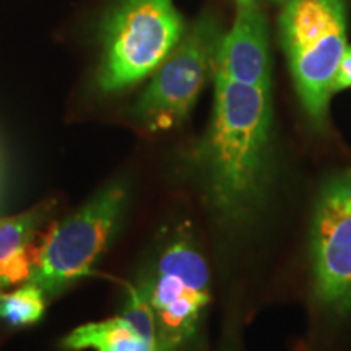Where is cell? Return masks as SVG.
I'll list each match as a JSON object with an SVG mask.
<instances>
[{
	"label": "cell",
	"instance_id": "obj_1",
	"mask_svg": "<svg viewBox=\"0 0 351 351\" xmlns=\"http://www.w3.org/2000/svg\"><path fill=\"white\" fill-rule=\"evenodd\" d=\"M271 88L215 77L212 122L199 161L215 210L228 221L247 219L271 178Z\"/></svg>",
	"mask_w": 351,
	"mask_h": 351
},
{
	"label": "cell",
	"instance_id": "obj_2",
	"mask_svg": "<svg viewBox=\"0 0 351 351\" xmlns=\"http://www.w3.org/2000/svg\"><path fill=\"white\" fill-rule=\"evenodd\" d=\"M280 36L302 108L313 124L327 122L333 80L346 51L343 0H288Z\"/></svg>",
	"mask_w": 351,
	"mask_h": 351
},
{
	"label": "cell",
	"instance_id": "obj_3",
	"mask_svg": "<svg viewBox=\"0 0 351 351\" xmlns=\"http://www.w3.org/2000/svg\"><path fill=\"white\" fill-rule=\"evenodd\" d=\"M184 36L174 0H122L104 26L99 85L116 91L150 75Z\"/></svg>",
	"mask_w": 351,
	"mask_h": 351
},
{
	"label": "cell",
	"instance_id": "obj_4",
	"mask_svg": "<svg viewBox=\"0 0 351 351\" xmlns=\"http://www.w3.org/2000/svg\"><path fill=\"white\" fill-rule=\"evenodd\" d=\"M156 322L158 351H178L194 335L210 302V270L186 228H179L138 285Z\"/></svg>",
	"mask_w": 351,
	"mask_h": 351
},
{
	"label": "cell",
	"instance_id": "obj_5",
	"mask_svg": "<svg viewBox=\"0 0 351 351\" xmlns=\"http://www.w3.org/2000/svg\"><path fill=\"white\" fill-rule=\"evenodd\" d=\"M124 197L121 187L112 186L62 223L51 225L39 238L28 283L51 296L90 274L111 239Z\"/></svg>",
	"mask_w": 351,
	"mask_h": 351
},
{
	"label": "cell",
	"instance_id": "obj_6",
	"mask_svg": "<svg viewBox=\"0 0 351 351\" xmlns=\"http://www.w3.org/2000/svg\"><path fill=\"white\" fill-rule=\"evenodd\" d=\"M223 33L212 15H202L156 69L135 106V116L148 130H169L182 124L213 72Z\"/></svg>",
	"mask_w": 351,
	"mask_h": 351
},
{
	"label": "cell",
	"instance_id": "obj_7",
	"mask_svg": "<svg viewBox=\"0 0 351 351\" xmlns=\"http://www.w3.org/2000/svg\"><path fill=\"white\" fill-rule=\"evenodd\" d=\"M314 296L335 314L351 311V168L320 187L311 221Z\"/></svg>",
	"mask_w": 351,
	"mask_h": 351
},
{
	"label": "cell",
	"instance_id": "obj_8",
	"mask_svg": "<svg viewBox=\"0 0 351 351\" xmlns=\"http://www.w3.org/2000/svg\"><path fill=\"white\" fill-rule=\"evenodd\" d=\"M230 32L219 39L213 77L251 86L271 88L269 33L257 0L238 2Z\"/></svg>",
	"mask_w": 351,
	"mask_h": 351
},
{
	"label": "cell",
	"instance_id": "obj_9",
	"mask_svg": "<svg viewBox=\"0 0 351 351\" xmlns=\"http://www.w3.org/2000/svg\"><path fill=\"white\" fill-rule=\"evenodd\" d=\"M51 205L44 202L28 212L0 218V291L32 278L38 257V225Z\"/></svg>",
	"mask_w": 351,
	"mask_h": 351
},
{
	"label": "cell",
	"instance_id": "obj_10",
	"mask_svg": "<svg viewBox=\"0 0 351 351\" xmlns=\"http://www.w3.org/2000/svg\"><path fill=\"white\" fill-rule=\"evenodd\" d=\"M62 345L72 351H158L156 339L145 335L122 315L85 324L70 332Z\"/></svg>",
	"mask_w": 351,
	"mask_h": 351
},
{
	"label": "cell",
	"instance_id": "obj_11",
	"mask_svg": "<svg viewBox=\"0 0 351 351\" xmlns=\"http://www.w3.org/2000/svg\"><path fill=\"white\" fill-rule=\"evenodd\" d=\"M44 302V293L33 283L12 293L0 291V319L12 327L33 326L43 317Z\"/></svg>",
	"mask_w": 351,
	"mask_h": 351
},
{
	"label": "cell",
	"instance_id": "obj_12",
	"mask_svg": "<svg viewBox=\"0 0 351 351\" xmlns=\"http://www.w3.org/2000/svg\"><path fill=\"white\" fill-rule=\"evenodd\" d=\"M351 88V47H346L341 57L339 70H337L335 80H333V93Z\"/></svg>",
	"mask_w": 351,
	"mask_h": 351
},
{
	"label": "cell",
	"instance_id": "obj_13",
	"mask_svg": "<svg viewBox=\"0 0 351 351\" xmlns=\"http://www.w3.org/2000/svg\"><path fill=\"white\" fill-rule=\"evenodd\" d=\"M271 2H275V3H285V2H288V0H271Z\"/></svg>",
	"mask_w": 351,
	"mask_h": 351
},
{
	"label": "cell",
	"instance_id": "obj_14",
	"mask_svg": "<svg viewBox=\"0 0 351 351\" xmlns=\"http://www.w3.org/2000/svg\"><path fill=\"white\" fill-rule=\"evenodd\" d=\"M238 2H245V0H236V3H238Z\"/></svg>",
	"mask_w": 351,
	"mask_h": 351
}]
</instances>
